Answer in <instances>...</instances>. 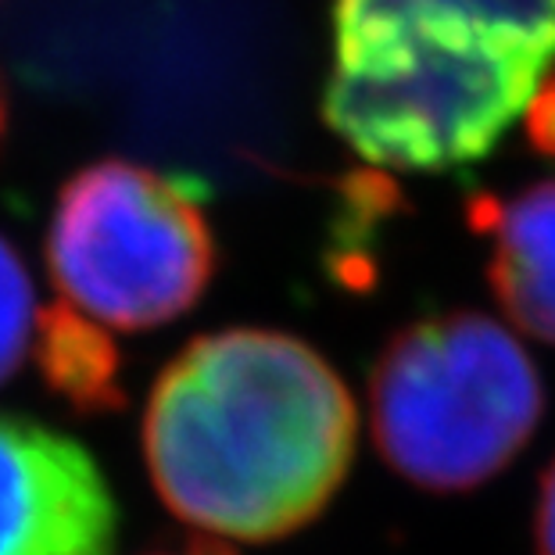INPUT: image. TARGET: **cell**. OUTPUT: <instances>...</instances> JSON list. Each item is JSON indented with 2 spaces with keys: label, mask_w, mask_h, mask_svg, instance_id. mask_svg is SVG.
<instances>
[{
  "label": "cell",
  "mask_w": 555,
  "mask_h": 555,
  "mask_svg": "<svg viewBox=\"0 0 555 555\" xmlns=\"http://www.w3.org/2000/svg\"><path fill=\"white\" fill-rule=\"evenodd\" d=\"M356 434L348 384L312 345L237 326L194 337L162 370L144 459L162 502L201 534L280 541L330 505Z\"/></svg>",
  "instance_id": "6da1fadb"
},
{
  "label": "cell",
  "mask_w": 555,
  "mask_h": 555,
  "mask_svg": "<svg viewBox=\"0 0 555 555\" xmlns=\"http://www.w3.org/2000/svg\"><path fill=\"white\" fill-rule=\"evenodd\" d=\"M555 65V0H334L323 119L401 172L480 162Z\"/></svg>",
  "instance_id": "7a4b0ae2"
},
{
  "label": "cell",
  "mask_w": 555,
  "mask_h": 555,
  "mask_svg": "<svg viewBox=\"0 0 555 555\" xmlns=\"http://www.w3.org/2000/svg\"><path fill=\"white\" fill-rule=\"evenodd\" d=\"M545 384L524 345L480 312H444L387 340L370 376L384 463L437 494L474 491L524 452Z\"/></svg>",
  "instance_id": "3957f363"
},
{
  "label": "cell",
  "mask_w": 555,
  "mask_h": 555,
  "mask_svg": "<svg viewBox=\"0 0 555 555\" xmlns=\"http://www.w3.org/2000/svg\"><path fill=\"white\" fill-rule=\"evenodd\" d=\"M47 266L65 305L93 323L151 330L201 301L216 276V237L183 180L104 158L57 194Z\"/></svg>",
  "instance_id": "277c9868"
},
{
  "label": "cell",
  "mask_w": 555,
  "mask_h": 555,
  "mask_svg": "<svg viewBox=\"0 0 555 555\" xmlns=\"http://www.w3.org/2000/svg\"><path fill=\"white\" fill-rule=\"evenodd\" d=\"M119 509L90 452L26 416H0V555H115Z\"/></svg>",
  "instance_id": "5b68a950"
},
{
  "label": "cell",
  "mask_w": 555,
  "mask_h": 555,
  "mask_svg": "<svg viewBox=\"0 0 555 555\" xmlns=\"http://www.w3.org/2000/svg\"><path fill=\"white\" fill-rule=\"evenodd\" d=\"M466 219L491 241L488 280L505 315L555 345V180L505 201L480 194L466 205Z\"/></svg>",
  "instance_id": "8992f818"
},
{
  "label": "cell",
  "mask_w": 555,
  "mask_h": 555,
  "mask_svg": "<svg viewBox=\"0 0 555 555\" xmlns=\"http://www.w3.org/2000/svg\"><path fill=\"white\" fill-rule=\"evenodd\" d=\"M33 348H37L47 387L73 409L104 412L122 405L119 351L90 315L76 312L65 301L40 309Z\"/></svg>",
  "instance_id": "52a82bcc"
},
{
  "label": "cell",
  "mask_w": 555,
  "mask_h": 555,
  "mask_svg": "<svg viewBox=\"0 0 555 555\" xmlns=\"http://www.w3.org/2000/svg\"><path fill=\"white\" fill-rule=\"evenodd\" d=\"M37 294L26 262L0 237V384L18 373V365L37 345Z\"/></svg>",
  "instance_id": "ba28073f"
},
{
  "label": "cell",
  "mask_w": 555,
  "mask_h": 555,
  "mask_svg": "<svg viewBox=\"0 0 555 555\" xmlns=\"http://www.w3.org/2000/svg\"><path fill=\"white\" fill-rule=\"evenodd\" d=\"M527 129H530V144L541 155L555 158V73L541 82V90L534 93L527 108Z\"/></svg>",
  "instance_id": "9c48e42d"
},
{
  "label": "cell",
  "mask_w": 555,
  "mask_h": 555,
  "mask_svg": "<svg viewBox=\"0 0 555 555\" xmlns=\"http://www.w3.org/2000/svg\"><path fill=\"white\" fill-rule=\"evenodd\" d=\"M534 545L538 555H555V459L541 474L538 505H534Z\"/></svg>",
  "instance_id": "30bf717a"
},
{
  "label": "cell",
  "mask_w": 555,
  "mask_h": 555,
  "mask_svg": "<svg viewBox=\"0 0 555 555\" xmlns=\"http://www.w3.org/2000/svg\"><path fill=\"white\" fill-rule=\"evenodd\" d=\"M147 555H237V552H233L230 545H222V538L201 534V538L183 541L180 548H155V552H147Z\"/></svg>",
  "instance_id": "8fae6325"
},
{
  "label": "cell",
  "mask_w": 555,
  "mask_h": 555,
  "mask_svg": "<svg viewBox=\"0 0 555 555\" xmlns=\"http://www.w3.org/2000/svg\"><path fill=\"white\" fill-rule=\"evenodd\" d=\"M0 129H4V101H0Z\"/></svg>",
  "instance_id": "7c38bea8"
}]
</instances>
